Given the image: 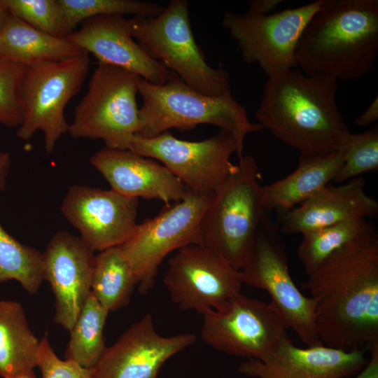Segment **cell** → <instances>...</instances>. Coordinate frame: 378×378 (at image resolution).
Returning a JSON list of instances; mask_svg holds the SVG:
<instances>
[{"instance_id": "obj_15", "label": "cell", "mask_w": 378, "mask_h": 378, "mask_svg": "<svg viewBox=\"0 0 378 378\" xmlns=\"http://www.w3.org/2000/svg\"><path fill=\"white\" fill-rule=\"evenodd\" d=\"M139 199L85 185L69 187L60 211L94 251L118 246L134 230Z\"/></svg>"}, {"instance_id": "obj_33", "label": "cell", "mask_w": 378, "mask_h": 378, "mask_svg": "<svg viewBox=\"0 0 378 378\" xmlns=\"http://www.w3.org/2000/svg\"><path fill=\"white\" fill-rule=\"evenodd\" d=\"M37 367L42 378H94L92 368H84L71 359L59 358L46 335L39 342Z\"/></svg>"}, {"instance_id": "obj_36", "label": "cell", "mask_w": 378, "mask_h": 378, "mask_svg": "<svg viewBox=\"0 0 378 378\" xmlns=\"http://www.w3.org/2000/svg\"><path fill=\"white\" fill-rule=\"evenodd\" d=\"M378 118V97L373 99L367 109L354 121L358 127H366L374 122Z\"/></svg>"}, {"instance_id": "obj_17", "label": "cell", "mask_w": 378, "mask_h": 378, "mask_svg": "<svg viewBox=\"0 0 378 378\" xmlns=\"http://www.w3.org/2000/svg\"><path fill=\"white\" fill-rule=\"evenodd\" d=\"M43 255L44 280L55 299L54 322L69 331L91 292L94 251L80 237L62 230L52 236Z\"/></svg>"}, {"instance_id": "obj_30", "label": "cell", "mask_w": 378, "mask_h": 378, "mask_svg": "<svg viewBox=\"0 0 378 378\" xmlns=\"http://www.w3.org/2000/svg\"><path fill=\"white\" fill-rule=\"evenodd\" d=\"M340 151L344 162L334 181L338 184L378 170V127L358 134L349 133Z\"/></svg>"}, {"instance_id": "obj_27", "label": "cell", "mask_w": 378, "mask_h": 378, "mask_svg": "<svg viewBox=\"0 0 378 378\" xmlns=\"http://www.w3.org/2000/svg\"><path fill=\"white\" fill-rule=\"evenodd\" d=\"M372 227L367 218H356L301 234L297 255L307 274Z\"/></svg>"}, {"instance_id": "obj_28", "label": "cell", "mask_w": 378, "mask_h": 378, "mask_svg": "<svg viewBox=\"0 0 378 378\" xmlns=\"http://www.w3.org/2000/svg\"><path fill=\"white\" fill-rule=\"evenodd\" d=\"M16 280L29 294H35L44 281L43 253L23 244L0 224V283Z\"/></svg>"}, {"instance_id": "obj_21", "label": "cell", "mask_w": 378, "mask_h": 378, "mask_svg": "<svg viewBox=\"0 0 378 378\" xmlns=\"http://www.w3.org/2000/svg\"><path fill=\"white\" fill-rule=\"evenodd\" d=\"M378 202L365 191V181L356 177L337 186L328 184L300 205L280 212L279 231L302 234L356 218H375Z\"/></svg>"}, {"instance_id": "obj_38", "label": "cell", "mask_w": 378, "mask_h": 378, "mask_svg": "<svg viewBox=\"0 0 378 378\" xmlns=\"http://www.w3.org/2000/svg\"><path fill=\"white\" fill-rule=\"evenodd\" d=\"M10 13L5 0H0V33L5 29Z\"/></svg>"}, {"instance_id": "obj_29", "label": "cell", "mask_w": 378, "mask_h": 378, "mask_svg": "<svg viewBox=\"0 0 378 378\" xmlns=\"http://www.w3.org/2000/svg\"><path fill=\"white\" fill-rule=\"evenodd\" d=\"M62 12V36L66 38L78 24L102 15L132 14L155 18L164 7L140 0H58Z\"/></svg>"}, {"instance_id": "obj_20", "label": "cell", "mask_w": 378, "mask_h": 378, "mask_svg": "<svg viewBox=\"0 0 378 378\" xmlns=\"http://www.w3.org/2000/svg\"><path fill=\"white\" fill-rule=\"evenodd\" d=\"M90 162L111 189L128 197L156 199L169 204L190 192L162 164L130 150L104 147L94 153Z\"/></svg>"}, {"instance_id": "obj_26", "label": "cell", "mask_w": 378, "mask_h": 378, "mask_svg": "<svg viewBox=\"0 0 378 378\" xmlns=\"http://www.w3.org/2000/svg\"><path fill=\"white\" fill-rule=\"evenodd\" d=\"M108 313L90 292L69 330L65 358L87 368L96 365L106 348L104 328Z\"/></svg>"}, {"instance_id": "obj_39", "label": "cell", "mask_w": 378, "mask_h": 378, "mask_svg": "<svg viewBox=\"0 0 378 378\" xmlns=\"http://www.w3.org/2000/svg\"><path fill=\"white\" fill-rule=\"evenodd\" d=\"M11 378H36V377L34 370H31Z\"/></svg>"}, {"instance_id": "obj_24", "label": "cell", "mask_w": 378, "mask_h": 378, "mask_svg": "<svg viewBox=\"0 0 378 378\" xmlns=\"http://www.w3.org/2000/svg\"><path fill=\"white\" fill-rule=\"evenodd\" d=\"M39 342L22 304L0 300V376L11 378L37 367Z\"/></svg>"}, {"instance_id": "obj_32", "label": "cell", "mask_w": 378, "mask_h": 378, "mask_svg": "<svg viewBox=\"0 0 378 378\" xmlns=\"http://www.w3.org/2000/svg\"><path fill=\"white\" fill-rule=\"evenodd\" d=\"M5 1L11 15L41 31L63 38L58 0Z\"/></svg>"}, {"instance_id": "obj_3", "label": "cell", "mask_w": 378, "mask_h": 378, "mask_svg": "<svg viewBox=\"0 0 378 378\" xmlns=\"http://www.w3.org/2000/svg\"><path fill=\"white\" fill-rule=\"evenodd\" d=\"M378 54L377 0H323L298 40L295 60L304 74L337 80L370 73Z\"/></svg>"}, {"instance_id": "obj_19", "label": "cell", "mask_w": 378, "mask_h": 378, "mask_svg": "<svg viewBox=\"0 0 378 378\" xmlns=\"http://www.w3.org/2000/svg\"><path fill=\"white\" fill-rule=\"evenodd\" d=\"M366 350H343L323 344L296 346L288 337L264 360L247 359L238 371L255 378H346L367 363Z\"/></svg>"}, {"instance_id": "obj_5", "label": "cell", "mask_w": 378, "mask_h": 378, "mask_svg": "<svg viewBox=\"0 0 378 378\" xmlns=\"http://www.w3.org/2000/svg\"><path fill=\"white\" fill-rule=\"evenodd\" d=\"M255 159L242 155L214 192L201 223L202 245L240 270L248 260L267 211Z\"/></svg>"}, {"instance_id": "obj_25", "label": "cell", "mask_w": 378, "mask_h": 378, "mask_svg": "<svg viewBox=\"0 0 378 378\" xmlns=\"http://www.w3.org/2000/svg\"><path fill=\"white\" fill-rule=\"evenodd\" d=\"M136 286L134 273L119 246L95 255L91 293L108 312L127 305Z\"/></svg>"}, {"instance_id": "obj_9", "label": "cell", "mask_w": 378, "mask_h": 378, "mask_svg": "<svg viewBox=\"0 0 378 378\" xmlns=\"http://www.w3.org/2000/svg\"><path fill=\"white\" fill-rule=\"evenodd\" d=\"M214 194L190 191L156 216L137 223L130 237L118 246L132 268L141 294L153 287L167 255L189 244L202 245L201 223Z\"/></svg>"}, {"instance_id": "obj_8", "label": "cell", "mask_w": 378, "mask_h": 378, "mask_svg": "<svg viewBox=\"0 0 378 378\" xmlns=\"http://www.w3.org/2000/svg\"><path fill=\"white\" fill-rule=\"evenodd\" d=\"M89 67L86 52L26 67L22 84V119L17 136L27 141L41 131L46 151H53L59 139L68 132L66 106L82 88Z\"/></svg>"}, {"instance_id": "obj_1", "label": "cell", "mask_w": 378, "mask_h": 378, "mask_svg": "<svg viewBox=\"0 0 378 378\" xmlns=\"http://www.w3.org/2000/svg\"><path fill=\"white\" fill-rule=\"evenodd\" d=\"M302 287L324 345L367 351L378 343V234L370 229L326 259Z\"/></svg>"}, {"instance_id": "obj_4", "label": "cell", "mask_w": 378, "mask_h": 378, "mask_svg": "<svg viewBox=\"0 0 378 378\" xmlns=\"http://www.w3.org/2000/svg\"><path fill=\"white\" fill-rule=\"evenodd\" d=\"M138 93L142 104L139 109L140 129L137 134L144 138L155 137L172 128L190 130L200 124L212 125L232 134L240 158L246 137L263 130L260 124L250 120L245 108L232 93L207 96L177 76L162 85L141 78Z\"/></svg>"}, {"instance_id": "obj_11", "label": "cell", "mask_w": 378, "mask_h": 378, "mask_svg": "<svg viewBox=\"0 0 378 378\" xmlns=\"http://www.w3.org/2000/svg\"><path fill=\"white\" fill-rule=\"evenodd\" d=\"M130 150L159 160L192 192L214 194L236 168L231 160L237 145L230 133L220 130L199 141L181 140L165 132L155 137L135 134Z\"/></svg>"}, {"instance_id": "obj_7", "label": "cell", "mask_w": 378, "mask_h": 378, "mask_svg": "<svg viewBox=\"0 0 378 378\" xmlns=\"http://www.w3.org/2000/svg\"><path fill=\"white\" fill-rule=\"evenodd\" d=\"M140 78L124 69L98 62L87 93L75 108L69 135L100 139L109 148L129 150L140 129L136 102Z\"/></svg>"}, {"instance_id": "obj_2", "label": "cell", "mask_w": 378, "mask_h": 378, "mask_svg": "<svg viewBox=\"0 0 378 378\" xmlns=\"http://www.w3.org/2000/svg\"><path fill=\"white\" fill-rule=\"evenodd\" d=\"M337 87L336 79L289 69L268 78L255 117L300 155L340 150L350 131L337 104Z\"/></svg>"}, {"instance_id": "obj_10", "label": "cell", "mask_w": 378, "mask_h": 378, "mask_svg": "<svg viewBox=\"0 0 378 378\" xmlns=\"http://www.w3.org/2000/svg\"><path fill=\"white\" fill-rule=\"evenodd\" d=\"M243 284L266 291L270 304L307 346L321 344L316 331L314 302L302 294L288 270L279 227L266 216L251 255L239 270Z\"/></svg>"}, {"instance_id": "obj_23", "label": "cell", "mask_w": 378, "mask_h": 378, "mask_svg": "<svg viewBox=\"0 0 378 378\" xmlns=\"http://www.w3.org/2000/svg\"><path fill=\"white\" fill-rule=\"evenodd\" d=\"M83 52L67 38L41 31L11 14L0 33V59L25 67L67 59Z\"/></svg>"}, {"instance_id": "obj_35", "label": "cell", "mask_w": 378, "mask_h": 378, "mask_svg": "<svg viewBox=\"0 0 378 378\" xmlns=\"http://www.w3.org/2000/svg\"><path fill=\"white\" fill-rule=\"evenodd\" d=\"M281 2V0H251L248 1L247 12L255 15H267Z\"/></svg>"}, {"instance_id": "obj_31", "label": "cell", "mask_w": 378, "mask_h": 378, "mask_svg": "<svg viewBox=\"0 0 378 378\" xmlns=\"http://www.w3.org/2000/svg\"><path fill=\"white\" fill-rule=\"evenodd\" d=\"M26 67L0 59V123L18 128L22 119V84Z\"/></svg>"}, {"instance_id": "obj_37", "label": "cell", "mask_w": 378, "mask_h": 378, "mask_svg": "<svg viewBox=\"0 0 378 378\" xmlns=\"http://www.w3.org/2000/svg\"><path fill=\"white\" fill-rule=\"evenodd\" d=\"M10 167V154L8 153H0V192L6 188V177Z\"/></svg>"}, {"instance_id": "obj_18", "label": "cell", "mask_w": 378, "mask_h": 378, "mask_svg": "<svg viewBox=\"0 0 378 378\" xmlns=\"http://www.w3.org/2000/svg\"><path fill=\"white\" fill-rule=\"evenodd\" d=\"M98 62L115 66L145 80L162 85L176 76L148 55L132 36V20L121 15H102L84 20L66 37Z\"/></svg>"}, {"instance_id": "obj_34", "label": "cell", "mask_w": 378, "mask_h": 378, "mask_svg": "<svg viewBox=\"0 0 378 378\" xmlns=\"http://www.w3.org/2000/svg\"><path fill=\"white\" fill-rule=\"evenodd\" d=\"M367 351L370 353V358L354 378H378V343L372 344Z\"/></svg>"}, {"instance_id": "obj_6", "label": "cell", "mask_w": 378, "mask_h": 378, "mask_svg": "<svg viewBox=\"0 0 378 378\" xmlns=\"http://www.w3.org/2000/svg\"><path fill=\"white\" fill-rule=\"evenodd\" d=\"M132 20V36L145 52L187 85L210 97L231 93L228 71L209 65L196 43L187 1L172 0L155 18Z\"/></svg>"}, {"instance_id": "obj_12", "label": "cell", "mask_w": 378, "mask_h": 378, "mask_svg": "<svg viewBox=\"0 0 378 378\" xmlns=\"http://www.w3.org/2000/svg\"><path fill=\"white\" fill-rule=\"evenodd\" d=\"M323 0L267 15L227 11L223 25L235 41L244 62L257 63L268 78L295 69L300 36Z\"/></svg>"}, {"instance_id": "obj_13", "label": "cell", "mask_w": 378, "mask_h": 378, "mask_svg": "<svg viewBox=\"0 0 378 378\" xmlns=\"http://www.w3.org/2000/svg\"><path fill=\"white\" fill-rule=\"evenodd\" d=\"M202 316V341L232 356L264 360L288 337V328L270 302L241 293Z\"/></svg>"}, {"instance_id": "obj_22", "label": "cell", "mask_w": 378, "mask_h": 378, "mask_svg": "<svg viewBox=\"0 0 378 378\" xmlns=\"http://www.w3.org/2000/svg\"><path fill=\"white\" fill-rule=\"evenodd\" d=\"M343 162L340 150L315 156L300 155L293 172L263 186L267 211L280 213L300 205L334 181Z\"/></svg>"}, {"instance_id": "obj_14", "label": "cell", "mask_w": 378, "mask_h": 378, "mask_svg": "<svg viewBox=\"0 0 378 378\" xmlns=\"http://www.w3.org/2000/svg\"><path fill=\"white\" fill-rule=\"evenodd\" d=\"M163 282L172 302L202 315L241 293L239 270L209 248L189 244L169 258Z\"/></svg>"}, {"instance_id": "obj_16", "label": "cell", "mask_w": 378, "mask_h": 378, "mask_svg": "<svg viewBox=\"0 0 378 378\" xmlns=\"http://www.w3.org/2000/svg\"><path fill=\"white\" fill-rule=\"evenodd\" d=\"M195 341L192 333L160 335L147 313L106 346L92 368L94 378H158L165 362Z\"/></svg>"}]
</instances>
